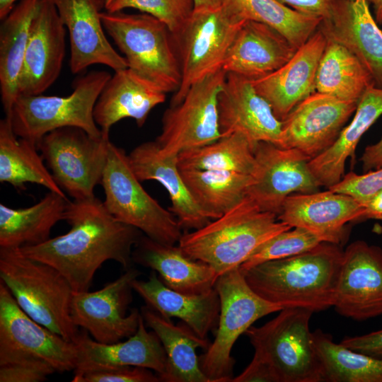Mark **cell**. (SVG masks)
Here are the masks:
<instances>
[{"label":"cell","instance_id":"obj_1","mask_svg":"<svg viewBox=\"0 0 382 382\" xmlns=\"http://www.w3.org/2000/svg\"><path fill=\"white\" fill-rule=\"evenodd\" d=\"M64 220L70 226L67 233L19 250L57 269L74 293L89 291L96 271L108 260L125 270L132 267V250L142 232L117 220L96 196L69 201Z\"/></svg>","mask_w":382,"mask_h":382},{"label":"cell","instance_id":"obj_2","mask_svg":"<svg viewBox=\"0 0 382 382\" xmlns=\"http://www.w3.org/2000/svg\"><path fill=\"white\" fill-rule=\"evenodd\" d=\"M343 253L338 245L321 242L308 251L267 261L241 272L263 299L283 308L320 312L333 306Z\"/></svg>","mask_w":382,"mask_h":382},{"label":"cell","instance_id":"obj_3","mask_svg":"<svg viewBox=\"0 0 382 382\" xmlns=\"http://www.w3.org/2000/svg\"><path fill=\"white\" fill-rule=\"evenodd\" d=\"M291 227L260 209L246 196L203 227L183 233L178 247L189 257L212 267L219 276L240 266L261 245Z\"/></svg>","mask_w":382,"mask_h":382},{"label":"cell","instance_id":"obj_4","mask_svg":"<svg viewBox=\"0 0 382 382\" xmlns=\"http://www.w3.org/2000/svg\"><path fill=\"white\" fill-rule=\"evenodd\" d=\"M0 281L30 318L68 341L76 340L80 332L71 316L74 292L57 269L18 248H0Z\"/></svg>","mask_w":382,"mask_h":382},{"label":"cell","instance_id":"obj_5","mask_svg":"<svg viewBox=\"0 0 382 382\" xmlns=\"http://www.w3.org/2000/svg\"><path fill=\"white\" fill-rule=\"evenodd\" d=\"M103 28L124 54L127 68L166 93L181 83L180 62L168 27L147 14L102 11Z\"/></svg>","mask_w":382,"mask_h":382},{"label":"cell","instance_id":"obj_6","mask_svg":"<svg viewBox=\"0 0 382 382\" xmlns=\"http://www.w3.org/2000/svg\"><path fill=\"white\" fill-rule=\"evenodd\" d=\"M313 313L286 308L277 317L245 332L255 353L274 382H324L323 369L316 350L309 323Z\"/></svg>","mask_w":382,"mask_h":382},{"label":"cell","instance_id":"obj_7","mask_svg":"<svg viewBox=\"0 0 382 382\" xmlns=\"http://www.w3.org/2000/svg\"><path fill=\"white\" fill-rule=\"evenodd\" d=\"M111 74L92 71L80 77L68 96L20 95L8 117L15 134L35 143L57 129L74 127L100 137L103 132L95 122L96 103Z\"/></svg>","mask_w":382,"mask_h":382},{"label":"cell","instance_id":"obj_8","mask_svg":"<svg viewBox=\"0 0 382 382\" xmlns=\"http://www.w3.org/2000/svg\"><path fill=\"white\" fill-rule=\"evenodd\" d=\"M124 149L110 144L101 180L108 211L118 221L139 229L158 243H178L182 228L171 212L144 189Z\"/></svg>","mask_w":382,"mask_h":382},{"label":"cell","instance_id":"obj_9","mask_svg":"<svg viewBox=\"0 0 382 382\" xmlns=\"http://www.w3.org/2000/svg\"><path fill=\"white\" fill-rule=\"evenodd\" d=\"M220 299L218 328L214 342L199 358L210 382H231L235 359L232 348L258 319L283 308L258 296L248 284L239 267L220 275L214 285Z\"/></svg>","mask_w":382,"mask_h":382},{"label":"cell","instance_id":"obj_10","mask_svg":"<svg viewBox=\"0 0 382 382\" xmlns=\"http://www.w3.org/2000/svg\"><path fill=\"white\" fill-rule=\"evenodd\" d=\"M245 21L225 5L216 9L193 11L180 30L173 34L181 83L170 105L178 104L192 85L223 69L229 47Z\"/></svg>","mask_w":382,"mask_h":382},{"label":"cell","instance_id":"obj_11","mask_svg":"<svg viewBox=\"0 0 382 382\" xmlns=\"http://www.w3.org/2000/svg\"><path fill=\"white\" fill-rule=\"evenodd\" d=\"M110 143L108 134L95 137L81 128L66 127L45 134L37 149L58 186L74 199H83L95 196Z\"/></svg>","mask_w":382,"mask_h":382},{"label":"cell","instance_id":"obj_12","mask_svg":"<svg viewBox=\"0 0 382 382\" xmlns=\"http://www.w3.org/2000/svg\"><path fill=\"white\" fill-rule=\"evenodd\" d=\"M227 73L221 69L191 86L183 99L162 117L161 132L155 140L163 152L179 153L210 144L221 134L218 97Z\"/></svg>","mask_w":382,"mask_h":382},{"label":"cell","instance_id":"obj_13","mask_svg":"<svg viewBox=\"0 0 382 382\" xmlns=\"http://www.w3.org/2000/svg\"><path fill=\"white\" fill-rule=\"evenodd\" d=\"M21 359L43 361L56 372L74 371L77 347L25 313L0 281V364Z\"/></svg>","mask_w":382,"mask_h":382},{"label":"cell","instance_id":"obj_14","mask_svg":"<svg viewBox=\"0 0 382 382\" xmlns=\"http://www.w3.org/2000/svg\"><path fill=\"white\" fill-rule=\"evenodd\" d=\"M133 267L115 280L95 291L74 293L71 305L73 323L97 342L112 344L127 339L137 330L141 312L132 308V282L140 275Z\"/></svg>","mask_w":382,"mask_h":382},{"label":"cell","instance_id":"obj_15","mask_svg":"<svg viewBox=\"0 0 382 382\" xmlns=\"http://www.w3.org/2000/svg\"><path fill=\"white\" fill-rule=\"evenodd\" d=\"M254 152L256 165L247 195L260 210L278 216L290 195L318 191L320 185L309 168L310 159L299 150L260 141Z\"/></svg>","mask_w":382,"mask_h":382},{"label":"cell","instance_id":"obj_16","mask_svg":"<svg viewBox=\"0 0 382 382\" xmlns=\"http://www.w3.org/2000/svg\"><path fill=\"white\" fill-rule=\"evenodd\" d=\"M357 104L315 92L282 121L279 147L297 149L311 160L336 141Z\"/></svg>","mask_w":382,"mask_h":382},{"label":"cell","instance_id":"obj_17","mask_svg":"<svg viewBox=\"0 0 382 382\" xmlns=\"http://www.w3.org/2000/svg\"><path fill=\"white\" fill-rule=\"evenodd\" d=\"M340 315L364 321L382 315V249L363 241L344 251L332 306Z\"/></svg>","mask_w":382,"mask_h":382},{"label":"cell","instance_id":"obj_18","mask_svg":"<svg viewBox=\"0 0 382 382\" xmlns=\"http://www.w3.org/2000/svg\"><path fill=\"white\" fill-rule=\"evenodd\" d=\"M65 26L54 5L40 0L18 79V96L40 95L59 77L65 55Z\"/></svg>","mask_w":382,"mask_h":382},{"label":"cell","instance_id":"obj_19","mask_svg":"<svg viewBox=\"0 0 382 382\" xmlns=\"http://www.w3.org/2000/svg\"><path fill=\"white\" fill-rule=\"evenodd\" d=\"M218 112L221 136L239 133L254 144L266 141L280 146L282 122L250 79L228 73L219 94Z\"/></svg>","mask_w":382,"mask_h":382},{"label":"cell","instance_id":"obj_20","mask_svg":"<svg viewBox=\"0 0 382 382\" xmlns=\"http://www.w3.org/2000/svg\"><path fill=\"white\" fill-rule=\"evenodd\" d=\"M69 32L70 69L79 74L93 64L105 65L115 71L127 68L105 35L100 18L105 0H50Z\"/></svg>","mask_w":382,"mask_h":382},{"label":"cell","instance_id":"obj_21","mask_svg":"<svg viewBox=\"0 0 382 382\" xmlns=\"http://www.w3.org/2000/svg\"><path fill=\"white\" fill-rule=\"evenodd\" d=\"M364 212V206L351 196L328 189L290 195L277 217L291 228L308 230L321 242L339 245L345 238L346 225L362 220Z\"/></svg>","mask_w":382,"mask_h":382},{"label":"cell","instance_id":"obj_22","mask_svg":"<svg viewBox=\"0 0 382 382\" xmlns=\"http://www.w3.org/2000/svg\"><path fill=\"white\" fill-rule=\"evenodd\" d=\"M326 44L325 36L318 28L283 66L266 76L250 79L280 121L300 102L316 92L317 69Z\"/></svg>","mask_w":382,"mask_h":382},{"label":"cell","instance_id":"obj_23","mask_svg":"<svg viewBox=\"0 0 382 382\" xmlns=\"http://www.w3.org/2000/svg\"><path fill=\"white\" fill-rule=\"evenodd\" d=\"M146 325L141 314L137 332L112 344L97 342L85 330L80 332L74 342L77 347L74 374L135 366L153 370L161 381L166 371V354L157 335L148 331Z\"/></svg>","mask_w":382,"mask_h":382},{"label":"cell","instance_id":"obj_24","mask_svg":"<svg viewBox=\"0 0 382 382\" xmlns=\"http://www.w3.org/2000/svg\"><path fill=\"white\" fill-rule=\"evenodd\" d=\"M367 0H338L318 29L327 40L354 54L382 88V30L371 15Z\"/></svg>","mask_w":382,"mask_h":382},{"label":"cell","instance_id":"obj_25","mask_svg":"<svg viewBox=\"0 0 382 382\" xmlns=\"http://www.w3.org/2000/svg\"><path fill=\"white\" fill-rule=\"evenodd\" d=\"M128 156L132 170L141 182L156 180L168 191L171 201L169 211L182 229L196 230L212 219L199 207L186 186L178 165V155L163 151L156 141L136 146Z\"/></svg>","mask_w":382,"mask_h":382},{"label":"cell","instance_id":"obj_26","mask_svg":"<svg viewBox=\"0 0 382 382\" xmlns=\"http://www.w3.org/2000/svg\"><path fill=\"white\" fill-rule=\"evenodd\" d=\"M166 93L129 68L115 71L96 103L95 122L108 134L113 125L125 118L135 120L141 127L151 110L164 103Z\"/></svg>","mask_w":382,"mask_h":382},{"label":"cell","instance_id":"obj_27","mask_svg":"<svg viewBox=\"0 0 382 382\" xmlns=\"http://www.w3.org/2000/svg\"><path fill=\"white\" fill-rule=\"evenodd\" d=\"M294 47L272 28L245 21L226 54L223 69L249 79L266 76L286 63L295 54Z\"/></svg>","mask_w":382,"mask_h":382},{"label":"cell","instance_id":"obj_28","mask_svg":"<svg viewBox=\"0 0 382 382\" xmlns=\"http://www.w3.org/2000/svg\"><path fill=\"white\" fill-rule=\"evenodd\" d=\"M132 286L146 305L166 318L181 319L199 337L207 340L218 325L220 299L215 287L199 294H187L168 287L151 270L146 280L135 279Z\"/></svg>","mask_w":382,"mask_h":382},{"label":"cell","instance_id":"obj_29","mask_svg":"<svg viewBox=\"0 0 382 382\" xmlns=\"http://www.w3.org/2000/svg\"><path fill=\"white\" fill-rule=\"evenodd\" d=\"M133 262L151 268L173 290L199 294L214 287L218 274L208 265L187 256L175 245L142 235L132 250Z\"/></svg>","mask_w":382,"mask_h":382},{"label":"cell","instance_id":"obj_30","mask_svg":"<svg viewBox=\"0 0 382 382\" xmlns=\"http://www.w3.org/2000/svg\"><path fill=\"white\" fill-rule=\"evenodd\" d=\"M381 115L382 88L372 86L360 98L351 122L342 129L336 141L308 161L320 186L329 188L342 180L347 159L354 158L360 139Z\"/></svg>","mask_w":382,"mask_h":382},{"label":"cell","instance_id":"obj_31","mask_svg":"<svg viewBox=\"0 0 382 382\" xmlns=\"http://www.w3.org/2000/svg\"><path fill=\"white\" fill-rule=\"evenodd\" d=\"M146 325L158 337L167 357V366L161 381L210 382L200 367L199 348L210 344L199 337L185 323L175 325L149 306L140 310Z\"/></svg>","mask_w":382,"mask_h":382},{"label":"cell","instance_id":"obj_32","mask_svg":"<svg viewBox=\"0 0 382 382\" xmlns=\"http://www.w3.org/2000/svg\"><path fill=\"white\" fill-rule=\"evenodd\" d=\"M69 200L49 192L29 207L13 209L0 204V248H21L41 244L50 238L52 228L64 220Z\"/></svg>","mask_w":382,"mask_h":382},{"label":"cell","instance_id":"obj_33","mask_svg":"<svg viewBox=\"0 0 382 382\" xmlns=\"http://www.w3.org/2000/svg\"><path fill=\"white\" fill-rule=\"evenodd\" d=\"M40 0H19L0 25V91L6 116L18 97V83Z\"/></svg>","mask_w":382,"mask_h":382},{"label":"cell","instance_id":"obj_34","mask_svg":"<svg viewBox=\"0 0 382 382\" xmlns=\"http://www.w3.org/2000/svg\"><path fill=\"white\" fill-rule=\"evenodd\" d=\"M37 145L17 137L8 117L0 122V182L16 189L25 190V184L35 183L49 191L66 197L37 153Z\"/></svg>","mask_w":382,"mask_h":382},{"label":"cell","instance_id":"obj_35","mask_svg":"<svg viewBox=\"0 0 382 382\" xmlns=\"http://www.w3.org/2000/svg\"><path fill=\"white\" fill-rule=\"evenodd\" d=\"M192 197L212 220L221 216L247 195L250 175L230 171L180 169Z\"/></svg>","mask_w":382,"mask_h":382},{"label":"cell","instance_id":"obj_36","mask_svg":"<svg viewBox=\"0 0 382 382\" xmlns=\"http://www.w3.org/2000/svg\"><path fill=\"white\" fill-rule=\"evenodd\" d=\"M372 86V76L358 58L344 46L327 40L317 69L316 91L359 102Z\"/></svg>","mask_w":382,"mask_h":382},{"label":"cell","instance_id":"obj_37","mask_svg":"<svg viewBox=\"0 0 382 382\" xmlns=\"http://www.w3.org/2000/svg\"><path fill=\"white\" fill-rule=\"evenodd\" d=\"M224 5L241 20L272 28L296 49L318 30L322 21L299 13L277 0H227Z\"/></svg>","mask_w":382,"mask_h":382},{"label":"cell","instance_id":"obj_38","mask_svg":"<svg viewBox=\"0 0 382 382\" xmlns=\"http://www.w3.org/2000/svg\"><path fill=\"white\" fill-rule=\"evenodd\" d=\"M255 146L239 133L222 136L210 144L179 153L178 168L230 171L252 175L256 165Z\"/></svg>","mask_w":382,"mask_h":382},{"label":"cell","instance_id":"obj_39","mask_svg":"<svg viewBox=\"0 0 382 382\" xmlns=\"http://www.w3.org/2000/svg\"><path fill=\"white\" fill-rule=\"evenodd\" d=\"M312 334L324 382H382L381 360L335 342L320 329Z\"/></svg>","mask_w":382,"mask_h":382},{"label":"cell","instance_id":"obj_40","mask_svg":"<svg viewBox=\"0 0 382 382\" xmlns=\"http://www.w3.org/2000/svg\"><path fill=\"white\" fill-rule=\"evenodd\" d=\"M320 243V239L308 230L293 227L261 245L239 268L243 272L267 261L299 255L314 248Z\"/></svg>","mask_w":382,"mask_h":382},{"label":"cell","instance_id":"obj_41","mask_svg":"<svg viewBox=\"0 0 382 382\" xmlns=\"http://www.w3.org/2000/svg\"><path fill=\"white\" fill-rule=\"evenodd\" d=\"M132 8L149 14L163 22L172 34L177 33L194 11L193 0H105L109 12Z\"/></svg>","mask_w":382,"mask_h":382},{"label":"cell","instance_id":"obj_42","mask_svg":"<svg viewBox=\"0 0 382 382\" xmlns=\"http://www.w3.org/2000/svg\"><path fill=\"white\" fill-rule=\"evenodd\" d=\"M330 190L351 196L362 205L382 190V168L368 171L361 175L349 172Z\"/></svg>","mask_w":382,"mask_h":382},{"label":"cell","instance_id":"obj_43","mask_svg":"<svg viewBox=\"0 0 382 382\" xmlns=\"http://www.w3.org/2000/svg\"><path fill=\"white\" fill-rule=\"evenodd\" d=\"M72 382H158L159 376L151 369L127 366L74 374Z\"/></svg>","mask_w":382,"mask_h":382},{"label":"cell","instance_id":"obj_44","mask_svg":"<svg viewBox=\"0 0 382 382\" xmlns=\"http://www.w3.org/2000/svg\"><path fill=\"white\" fill-rule=\"evenodd\" d=\"M56 371L37 359H21L0 364V382H42Z\"/></svg>","mask_w":382,"mask_h":382},{"label":"cell","instance_id":"obj_45","mask_svg":"<svg viewBox=\"0 0 382 382\" xmlns=\"http://www.w3.org/2000/svg\"><path fill=\"white\" fill-rule=\"evenodd\" d=\"M340 343L352 350L382 361V329L362 335L346 337Z\"/></svg>","mask_w":382,"mask_h":382},{"label":"cell","instance_id":"obj_46","mask_svg":"<svg viewBox=\"0 0 382 382\" xmlns=\"http://www.w3.org/2000/svg\"><path fill=\"white\" fill-rule=\"evenodd\" d=\"M303 14L323 19L328 18L338 0H277Z\"/></svg>","mask_w":382,"mask_h":382},{"label":"cell","instance_id":"obj_47","mask_svg":"<svg viewBox=\"0 0 382 382\" xmlns=\"http://www.w3.org/2000/svg\"><path fill=\"white\" fill-rule=\"evenodd\" d=\"M364 173L382 168V139L367 146L360 159Z\"/></svg>","mask_w":382,"mask_h":382},{"label":"cell","instance_id":"obj_48","mask_svg":"<svg viewBox=\"0 0 382 382\" xmlns=\"http://www.w3.org/2000/svg\"><path fill=\"white\" fill-rule=\"evenodd\" d=\"M364 206L365 212L363 219H382V190Z\"/></svg>","mask_w":382,"mask_h":382},{"label":"cell","instance_id":"obj_49","mask_svg":"<svg viewBox=\"0 0 382 382\" xmlns=\"http://www.w3.org/2000/svg\"><path fill=\"white\" fill-rule=\"evenodd\" d=\"M194 10L216 9L223 6L227 0H193Z\"/></svg>","mask_w":382,"mask_h":382},{"label":"cell","instance_id":"obj_50","mask_svg":"<svg viewBox=\"0 0 382 382\" xmlns=\"http://www.w3.org/2000/svg\"><path fill=\"white\" fill-rule=\"evenodd\" d=\"M18 0H0V18L2 20L11 11Z\"/></svg>","mask_w":382,"mask_h":382},{"label":"cell","instance_id":"obj_51","mask_svg":"<svg viewBox=\"0 0 382 382\" xmlns=\"http://www.w3.org/2000/svg\"><path fill=\"white\" fill-rule=\"evenodd\" d=\"M375 20L377 23H382V0H374Z\"/></svg>","mask_w":382,"mask_h":382},{"label":"cell","instance_id":"obj_52","mask_svg":"<svg viewBox=\"0 0 382 382\" xmlns=\"http://www.w3.org/2000/svg\"><path fill=\"white\" fill-rule=\"evenodd\" d=\"M369 2H373L374 0H367Z\"/></svg>","mask_w":382,"mask_h":382},{"label":"cell","instance_id":"obj_53","mask_svg":"<svg viewBox=\"0 0 382 382\" xmlns=\"http://www.w3.org/2000/svg\"><path fill=\"white\" fill-rule=\"evenodd\" d=\"M107 1H109V0H107Z\"/></svg>","mask_w":382,"mask_h":382}]
</instances>
